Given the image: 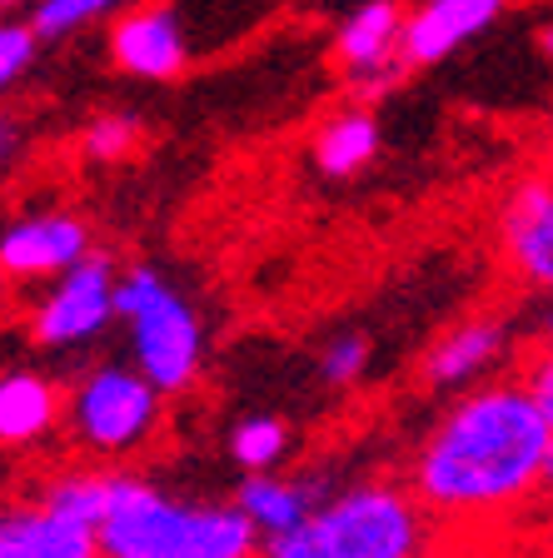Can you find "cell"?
Listing matches in <instances>:
<instances>
[{"label":"cell","instance_id":"obj_12","mask_svg":"<svg viewBox=\"0 0 553 558\" xmlns=\"http://www.w3.org/2000/svg\"><path fill=\"white\" fill-rule=\"evenodd\" d=\"M110 56L140 81H180L190 65V40L170 5H145L110 25Z\"/></svg>","mask_w":553,"mask_h":558},{"label":"cell","instance_id":"obj_2","mask_svg":"<svg viewBox=\"0 0 553 558\" xmlns=\"http://www.w3.org/2000/svg\"><path fill=\"white\" fill-rule=\"evenodd\" d=\"M438 544L444 529L409 478H359L310 509L289 534L265 538L260 558H434Z\"/></svg>","mask_w":553,"mask_h":558},{"label":"cell","instance_id":"obj_21","mask_svg":"<svg viewBox=\"0 0 553 558\" xmlns=\"http://www.w3.org/2000/svg\"><path fill=\"white\" fill-rule=\"evenodd\" d=\"M369 369V339L354 335V329H345V335H335L329 344L320 349V374L324 384H335V389H349V384H359Z\"/></svg>","mask_w":553,"mask_h":558},{"label":"cell","instance_id":"obj_1","mask_svg":"<svg viewBox=\"0 0 553 558\" xmlns=\"http://www.w3.org/2000/svg\"><path fill=\"white\" fill-rule=\"evenodd\" d=\"M553 418L524 374L464 389L409 453V488L444 534L514 538L543 513Z\"/></svg>","mask_w":553,"mask_h":558},{"label":"cell","instance_id":"obj_32","mask_svg":"<svg viewBox=\"0 0 553 558\" xmlns=\"http://www.w3.org/2000/svg\"><path fill=\"white\" fill-rule=\"evenodd\" d=\"M0 5H21V0H0Z\"/></svg>","mask_w":553,"mask_h":558},{"label":"cell","instance_id":"obj_9","mask_svg":"<svg viewBox=\"0 0 553 558\" xmlns=\"http://www.w3.org/2000/svg\"><path fill=\"white\" fill-rule=\"evenodd\" d=\"M404 5L399 0H364L339 21L335 31V60L349 70L359 95H384L394 90L404 70L399 40H404Z\"/></svg>","mask_w":553,"mask_h":558},{"label":"cell","instance_id":"obj_31","mask_svg":"<svg viewBox=\"0 0 553 558\" xmlns=\"http://www.w3.org/2000/svg\"><path fill=\"white\" fill-rule=\"evenodd\" d=\"M543 170L553 174V125H549V140H543Z\"/></svg>","mask_w":553,"mask_h":558},{"label":"cell","instance_id":"obj_3","mask_svg":"<svg viewBox=\"0 0 553 558\" xmlns=\"http://www.w3.org/2000/svg\"><path fill=\"white\" fill-rule=\"evenodd\" d=\"M105 558H260L265 538L240 504L175 499L135 469H116V494L100 529Z\"/></svg>","mask_w":553,"mask_h":558},{"label":"cell","instance_id":"obj_26","mask_svg":"<svg viewBox=\"0 0 553 558\" xmlns=\"http://www.w3.org/2000/svg\"><path fill=\"white\" fill-rule=\"evenodd\" d=\"M508 558H553V544H543V538H533L524 529V534L508 538Z\"/></svg>","mask_w":553,"mask_h":558},{"label":"cell","instance_id":"obj_14","mask_svg":"<svg viewBox=\"0 0 553 558\" xmlns=\"http://www.w3.org/2000/svg\"><path fill=\"white\" fill-rule=\"evenodd\" d=\"M65 424V395L35 369L0 374V449H35Z\"/></svg>","mask_w":553,"mask_h":558},{"label":"cell","instance_id":"obj_15","mask_svg":"<svg viewBox=\"0 0 553 558\" xmlns=\"http://www.w3.org/2000/svg\"><path fill=\"white\" fill-rule=\"evenodd\" d=\"M116 469L120 464H95V459H75V464H56L35 478V499L50 504L56 513L85 523V529H100L105 509H110V494H116Z\"/></svg>","mask_w":553,"mask_h":558},{"label":"cell","instance_id":"obj_20","mask_svg":"<svg viewBox=\"0 0 553 558\" xmlns=\"http://www.w3.org/2000/svg\"><path fill=\"white\" fill-rule=\"evenodd\" d=\"M81 150H85V160H95V165H120L140 150V125L130 116H100L85 125Z\"/></svg>","mask_w":553,"mask_h":558},{"label":"cell","instance_id":"obj_6","mask_svg":"<svg viewBox=\"0 0 553 558\" xmlns=\"http://www.w3.org/2000/svg\"><path fill=\"white\" fill-rule=\"evenodd\" d=\"M494 250L514 284L553 300V174H519L494 209Z\"/></svg>","mask_w":553,"mask_h":558},{"label":"cell","instance_id":"obj_25","mask_svg":"<svg viewBox=\"0 0 553 558\" xmlns=\"http://www.w3.org/2000/svg\"><path fill=\"white\" fill-rule=\"evenodd\" d=\"M21 120L15 116H5V110H0V165H11L15 155H21Z\"/></svg>","mask_w":553,"mask_h":558},{"label":"cell","instance_id":"obj_18","mask_svg":"<svg viewBox=\"0 0 553 558\" xmlns=\"http://www.w3.org/2000/svg\"><path fill=\"white\" fill-rule=\"evenodd\" d=\"M289 453V429L275 414H250L230 429V459L244 474H275Z\"/></svg>","mask_w":553,"mask_h":558},{"label":"cell","instance_id":"obj_10","mask_svg":"<svg viewBox=\"0 0 553 558\" xmlns=\"http://www.w3.org/2000/svg\"><path fill=\"white\" fill-rule=\"evenodd\" d=\"M508 0H419L404 15V40L399 56L409 70H424L449 60L454 50H464L473 35H484L489 25L504 15Z\"/></svg>","mask_w":553,"mask_h":558},{"label":"cell","instance_id":"obj_30","mask_svg":"<svg viewBox=\"0 0 553 558\" xmlns=\"http://www.w3.org/2000/svg\"><path fill=\"white\" fill-rule=\"evenodd\" d=\"M539 339H553V300L543 304V314H539Z\"/></svg>","mask_w":553,"mask_h":558},{"label":"cell","instance_id":"obj_24","mask_svg":"<svg viewBox=\"0 0 553 558\" xmlns=\"http://www.w3.org/2000/svg\"><path fill=\"white\" fill-rule=\"evenodd\" d=\"M434 558H508V538H464V534H444Z\"/></svg>","mask_w":553,"mask_h":558},{"label":"cell","instance_id":"obj_27","mask_svg":"<svg viewBox=\"0 0 553 558\" xmlns=\"http://www.w3.org/2000/svg\"><path fill=\"white\" fill-rule=\"evenodd\" d=\"M529 534H533V538H543V544H553V509H543L539 519L529 523Z\"/></svg>","mask_w":553,"mask_h":558},{"label":"cell","instance_id":"obj_28","mask_svg":"<svg viewBox=\"0 0 553 558\" xmlns=\"http://www.w3.org/2000/svg\"><path fill=\"white\" fill-rule=\"evenodd\" d=\"M543 509H553V449H549V469H543Z\"/></svg>","mask_w":553,"mask_h":558},{"label":"cell","instance_id":"obj_22","mask_svg":"<svg viewBox=\"0 0 553 558\" xmlns=\"http://www.w3.org/2000/svg\"><path fill=\"white\" fill-rule=\"evenodd\" d=\"M35 46H40V35H35V25L0 21V90H11V85L21 81L25 70H31Z\"/></svg>","mask_w":553,"mask_h":558},{"label":"cell","instance_id":"obj_11","mask_svg":"<svg viewBox=\"0 0 553 558\" xmlns=\"http://www.w3.org/2000/svg\"><path fill=\"white\" fill-rule=\"evenodd\" d=\"M91 255L81 215H31L0 234V269L11 279H60Z\"/></svg>","mask_w":553,"mask_h":558},{"label":"cell","instance_id":"obj_17","mask_svg":"<svg viewBox=\"0 0 553 558\" xmlns=\"http://www.w3.org/2000/svg\"><path fill=\"white\" fill-rule=\"evenodd\" d=\"M240 513L260 529V538H279L294 523H304V513L314 509V494L304 488L300 474H244V484L235 488Z\"/></svg>","mask_w":553,"mask_h":558},{"label":"cell","instance_id":"obj_16","mask_svg":"<svg viewBox=\"0 0 553 558\" xmlns=\"http://www.w3.org/2000/svg\"><path fill=\"white\" fill-rule=\"evenodd\" d=\"M380 155V120L369 105H345L314 130V170L329 180H349Z\"/></svg>","mask_w":553,"mask_h":558},{"label":"cell","instance_id":"obj_19","mask_svg":"<svg viewBox=\"0 0 553 558\" xmlns=\"http://www.w3.org/2000/svg\"><path fill=\"white\" fill-rule=\"evenodd\" d=\"M120 5H125V0H35L31 25H35V35H40V40H60V35L85 31L91 21L120 11Z\"/></svg>","mask_w":553,"mask_h":558},{"label":"cell","instance_id":"obj_7","mask_svg":"<svg viewBox=\"0 0 553 558\" xmlns=\"http://www.w3.org/2000/svg\"><path fill=\"white\" fill-rule=\"evenodd\" d=\"M116 284H120L116 265L91 250L81 265L65 269V275L50 284L46 300L35 304V314H31L35 344H46V349H75V344H91V339H100L105 329H110V319H120Z\"/></svg>","mask_w":553,"mask_h":558},{"label":"cell","instance_id":"obj_29","mask_svg":"<svg viewBox=\"0 0 553 558\" xmlns=\"http://www.w3.org/2000/svg\"><path fill=\"white\" fill-rule=\"evenodd\" d=\"M539 50L553 60V21H543V25H539Z\"/></svg>","mask_w":553,"mask_h":558},{"label":"cell","instance_id":"obj_4","mask_svg":"<svg viewBox=\"0 0 553 558\" xmlns=\"http://www.w3.org/2000/svg\"><path fill=\"white\" fill-rule=\"evenodd\" d=\"M165 418V395L135 364H91L65 395V434L81 459L125 464L151 449Z\"/></svg>","mask_w":553,"mask_h":558},{"label":"cell","instance_id":"obj_13","mask_svg":"<svg viewBox=\"0 0 553 558\" xmlns=\"http://www.w3.org/2000/svg\"><path fill=\"white\" fill-rule=\"evenodd\" d=\"M0 558H105L95 529L56 513L35 494L0 499Z\"/></svg>","mask_w":553,"mask_h":558},{"label":"cell","instance_id":"obj_5","mask_svg":"<svg viewBox=\"0 0 553 558\" xmlns=\"http://www.w3.org/2000/svg\"><path fill=\"white\" fill-rule=\"evenodd\" d=\"M116 310L130 329V354L135 369L160 389V395H184L195 389L200 364H205V325L190 310V300L165 284L160 269L135 265L116 284Z\"/></svg>","mask_w":553,"mask_h":558},{"label":"cell","instance_id":"obj_8","mask_svg":"<svg viewBox=\"0 0 553 558\" xmlns=\"http://www.w3.org/2000/svg\"><path fill=\"white\" fill-rule=\"evenodd\" d=\"M504 364H514V329L504 314H469L449 325L419 360V379L438 395H464L498 379Z\"/></svg>","mask_w":553,"mask_h":558},{"label":"cell","instance_id":"obj_23","mask_svg":"<svg viewBox=\"0 0 553 558\" xmlns=\"http://www.w3.org/2000/svg\"><path fill=\"white\" fill-rule=\"evenodd\" d=\"M524 379L533 384V395H539V404L549 409L553 418V339H539V344L529 349V360H524Z\"/></svg>","mask_w":553,"mask_h":558}]
</instances>
